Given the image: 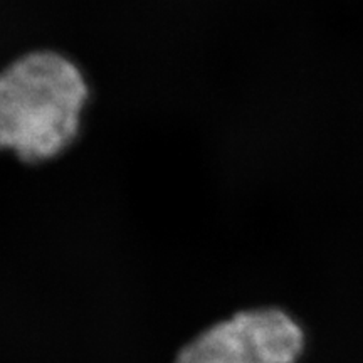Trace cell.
<instances>
[{
  "mask_svg": "<svg viewBox=\"0 0 363 363\" xmlns=\"http://www.w3.org/2000/svg\"><path fill=\"white\" fill-rule=\"evenodd\" d=\"M91 89L65 54L39 49L0 69V152L38 165L67 152L81 133Z\"/></svg>",
  "mask_w": 363,
  "mask_h": 363,
  "instance_id": "1",
  "label": "cell"
},
{
  "mask_svg": "<svg viewBox=\"0 0 363 363\" xmlns=\"http://www.w3.org/2000/svg\"><path fill=\"white\" fill-rule=\"evenodd\" d=\"M305 333L278 308L240 311L182 348L175 363H296Z\"/></svg>",
  "mask_w": 363,
  "mask_h": 363,
  "instance_id": "2",
  "label": "cell"
}]
</instances>
